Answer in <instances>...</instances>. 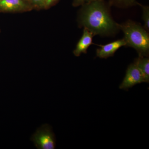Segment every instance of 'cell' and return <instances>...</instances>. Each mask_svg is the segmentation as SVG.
Masks as SVG:
<instances>
[{"mask_svg":"<svg viewBox=\"0 0 149 149\" xmlns=\"http://www.w3.org/2000/svg\"><path fill=\"white\" fill-rule=\"evenodd\" d=\"M81 6L77 17L79 27L101 36H111L119 30V24L111 15L110 6L104 0H95Z\"/></svg>","mask_w":149,"mask_h":149,"instance_id":"cell-1","label":"cell"},{"mask_svg":"<svg viewBox=\"0 0 149 149\" xmlns=\"http://www.w3.org/2000/svg\"><path fill=\"white\" fill-rule=\"evenodd\" d=\"M124 34L126 46L135 49L139 56L148 57L149 35L140 23L129 20L118 24Z\"/></svg>","mask_w":149,"mask_h":149,"instance_id":"cell-2","label":"cell"},{"mask_svg":"<svg viewBox=\"0 0 149 149\" xmlns=\"http://www.w3.org/2000/svg\"><path fill=\"white\" fill-rule=\"evenodd\" d=\"M31 140L38 149H54L56 148L55 136L49 125H42L36 130Z\"/></svg>","mask_w":149,"mask_h":149,"instance_id":"cell-3","label":"cell"},{"mask_svg":"<svg viewBox=\"0 0 149 149\" xmlns=\"http://www.w3.org/2000/svg\"><path fill=\"white\" fill-rule=\"evenodd\" d=\"M32 10L28 0H0V13H23Z\"/></svg>","mask_w":149,"mask_h":149,"instance_id":"cell-4","label":"cell"},{"mask_svg":"<svg viewBox=\"0 0 149 149\" xmlns=\"http://www.w3.org/2000/svg\"><path fill=\"white\" fill-rule=\"evenodd\" d=\"M144 82L143 74L136 65L133 63L128 66L126 74L122 83L119 86V88L128 91L129 88H132L134 85Z\"/></svg>","mask_w":149,"mask_h":149,"instance_id":"cell-5","label":"cell"},{"mask_svg":"<svg viewBox=\"0 0 149 149\" xmlns=\"http://www.w3.org/2000/svg\"><path fill=\"white\" fill-rule=\"evenodd\" d=\"M100 48L96 51V55L101 58H107L112 56L121 47L126 46L124 39L116 40L105 45H97Z\"/></svg>","mask_w":149,"mask_h":149,"instance_id":"cell-6","label":"cell"},{"mask_svg":"<svg viewBox=\"0 0 149 149\" xmlns=\"http://www.w3.org/2000/svg\"><path fill=\"white\" fill-rule=\"evenodd\" d=\"M95 35L93 32L84 27L83 35L73 51L74 55L78 57L82 54L87 53L88 48L93 44V39Z\"/></svg>","mask_w":149,"mask_h":149,"instance_id":"cell-7","label":"cell"},{"mask_svg":"<svg viewBox=\"0 0 149 149\" xmlns=\"http://www.w3.org/2000/svg\"><path fill=\"white\" fill-rule=\"evenodd\" d=\"M134 63L141 71L143 77L144 82H149V58L148 57L139 56Z\"/></svg>","mask_w":149,"mask_h":149,"instance_id":"cell-8","label":"cell"},{"mask_svg":"<svg viewBox=\"0 0 149 149\" xmlns=\"http://www.w3.org/2000/svg\"><path fill=\"white\" fill-rule=\"evenodd\" d=\"M139 2L136 0H109V4L120 8H127L138 5Z\"/></svg>","mask_w":149,"mask_h":149,"instance_id":"cell-9","label":"cell"},{"mask_svg":"<svg viewBox=\"0 0 149 149\" xmlns=\"http://www.w3.org/2000/svg\"><path fill=\"white\" fill-rule=\"evenodd\" d=\"M138 5L141 7L143 10L142 19L144 22V27L148 32L149 31V8L146 6H143L139 3Z\"/></svg>","mask_w":149,"mask_h":149,"instance_id":"cell-10","label":"cell"},{"mask_svg":"<svg viewBox=\"0 0 149 149\" xmlns=\"http://www.w3.org/2000/svg\"><path fill=\"white\" fill-rule=\"evenodd\" d=\"M33 9L37 10L44 9L45 0H28Z\"/></svg>","mask_w":149,"mask_h":149,"instance_id":"cell-11","label":"cell"},{"mask_svg":"<svg viewBox=\"0 0 149 149\" xmlns=\"http://www.w3.org/2000/svg\"><path fill=\"white\" fill-rule=\"evenodd\" d=\"M95 0H73L72 5L74 7L82 6Z\"/></svg>","mask_w":149,"mask_h":149,"instance_id":"cell-12","label":"cell"},{"mask_svg":"<svg viewBox=\"0 0 149 149\" xmlns=\"http://www.w3.org/2000/svg\"><path fill=\"white\" fill-rule=\"evenodd\" d=\"M59 0H45L44 9H48L54 5Z\"/></svg>","mask_w":149,"mask_h":149,"instance_id":"cell-13","label":"cell"}]
</instances>
